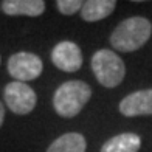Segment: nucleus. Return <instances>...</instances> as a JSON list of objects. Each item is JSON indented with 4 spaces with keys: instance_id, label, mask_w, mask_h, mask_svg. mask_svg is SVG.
<instances>
[{
    "instance_id": "obj_1",
    "label": "nucleus",
    "mask_w": 152,
    "mask_h": 152,
    "mask_svg": "<svg viewBox=\"0 0 152 152\" xmlns=\"http://www.w3.org/2000/svg\"><path fill=\"white\" fill-rule=\"evenodd\" d=\"M152 34V23L146 17H129L116 25L110 34V44L116 51L129 53L135 51L149 40Z\"/></svg>"
},
{
    "instance_id": "obj_2",
    "label": "nucleus",
    "mask_w": 152,
    "mask_h": 152,
    "mask_svg": "<svg viewBox=\"0 0 152 152\" xmlns=\"http://www.w3.org/2000/svg\"><path fill=\"white\" fill-rule=\"evenodd\" d=\"M92 98V88L84 81L75 79L61 84L53 95V107L62 118H73L79 115Z\"/></svg>"
},
{
    "instance_id": "obj_3",
    "label": "nucleus",
    "mask_w": 152,
    "mask_h": 152,
    "mask_svg": "<svg viewBox=\"0 0 152 152\" xmlns=\"http://www.w3.org/2000/svg\"><path fill=\"white\" fill-rule=\"evenodd\" d=\"M92 70L101 86L113 88L120 86L126 76V65L115 51L112 50H98L92 56Z\"/></svg>"
},
{
    "instance_id": "obj_4",
    "label": "nucleus",
    "mask_w": 152,
    "mask_h": 152,
    "mask_svg": "<svg viewBox=\"0 0 152 152\" xmlns=\"http://www.w3.org/2000/svg\"><path fill=\"white\" fill-rule=\"evenodd\" d=\"M3 98L8 109L16 115H28L34 110L37 102V96L33 88L26 82L19 81H12L6 84L3 90Z\"/></svg>"
},
{
    "instance_id": "obj_5",
    "label": "nucleus",
    "mask_w": 152,
    "mask_h": 152,
    "mask_svg": "<svg viewBox=\"0 0 152 152\" xmlns=\"http://www.w3.org/2000/svg\"><path fill=\"white\" fill-rule=\"evenodd\" d=\"M44 70V62L37 54L28 51L14 53L8 59V73L19 82L33 81L39 78Z\"/></svg>"
},
{
    "instance_id": "obj_6",
    "label": "nucleus",
    "mask_w": 152,
    "mask_h": 152,
    "mask_svg": "<svg viewBox=\"0 0 152 152\" xmlns=\"http://www.w3.org/2000/svg\"><path fill=\"white\" fill-rule=\"evenodd\" d=\"M51 62L62 72H78L82 65V51L72 40H62L51 50Z\"/></svg>"
},
{
    "instance_id": "obj_7",
    "label": "nucleus",
    "mask_w": 152,
    "mask_h": 152,
    "mask_svg": "<svg viewBox=\"0 0 152 152\" xmlns=\"http://www.w3.org/2000/svg\"><path fill=\"white\" fill-rule=\"evenodd\" d=\"M118 109L121 115L129 116V118L152 115V88L132 92L121 99Z\"/></svg>"
},
{
    "instance_id": "obj_8",
    "label": "nucleus",
    "mask_w": 152,
    "mask_h": 152,
    "mask_svg": "<svg viewBox=\"0 0 152 152\" xmlns=\"http://www.w3.org/2000/svg\"><path fill=\"white\" fill-rule=\"evenodd\" d=\"M0 8L8 16H28L37 17L44 14L45 2L42 0H3Z\"/></svg>"
},
{
    "instance_id": "obj_9",
    "label": "nucleus",
    "mask_w": 152,
    "mask_h": 152,
    "mask_svg": "<svg viewBox=\"0 0 152 152\" xmlns=\"http://www.w3.org/2000/svg\"><path fill=\"white\" fill-rule=\"evenodd\" d=\"M141 148V138L134 132H124L107 140L99 152H138Z\"/></svg>"
},
{
    "instance_id": "obj_10",
    "label": "nucleus",
    "mask_w": 152,
    "mask_h": 152,
    "mask_svg": "<svg viewBox=\"0 0 152 152\" xmlns=\"http://www.w3.org/2000/svg\"><path fill=\"white\" fill-rule=\"evenodd\" d=\"M115 6V0H88L81 8V17L86 22H98L112 14Z\"/></svg>"
},
{
    "instance_id": "obj_11",
    "label": "nucleus",
    "mask_w": 152,
    "mask_h": 152,
    "mask_svg": "<svg viewBox=\"0 0 152 152\" xmlns=\"http://www.w3.org/2000/svg\"><path fill=\"white\" fill-rule=\"evenodd\" d=\"M87 149V141L84 135L78 132H68L56 138L50 146L47 152H86Z\"/></svg>"
},
{
    "instance_id": "obj_12",
    "label": "nucleus",
    "mask_w": 152,
    "mask_h": 152,
    "mask_svg": "<svg viewBox=\"0 0 152 152\" xmlns=\"http://www.w3.org/2000/svg\"><path fill=\"white\" fill-rule=\"evenodd\" d=\"M82 5L84 3H82L81 0H58L56 2V6H58L59 12L64 14V16H72V14H75V12L81 11Z\"/></svg>"
},
{
    "instance_id": "obj_13",
    "label": "nucleus",
    "mask_w": 152,
    "mask_h": 152,
    "mask_svg": "<svg viewBox=\"0 0 152 152\" xmlns=\"http://www.w3.org/2000/svg\"><path fill=\"white\" fill-rule=\"evenodd\" d=\"M3 121H5V106L0 102V127L3 126Z\"/></svg>"
},
{
    "instance_id": "obj_14",
    "label": "nucleus",
    "mask_w": 152,
    "mask_h": 152,
    "mask_svg": "<svg viewBox=\"0 0 152 152\" xmlns=\"http://www.w3.org/2000/svg\"><path fill=\"white\" fill-rule=\"evenodd\" d=\"M0 62H2V58H0Z\"/></svg>"
}]
</instances>
